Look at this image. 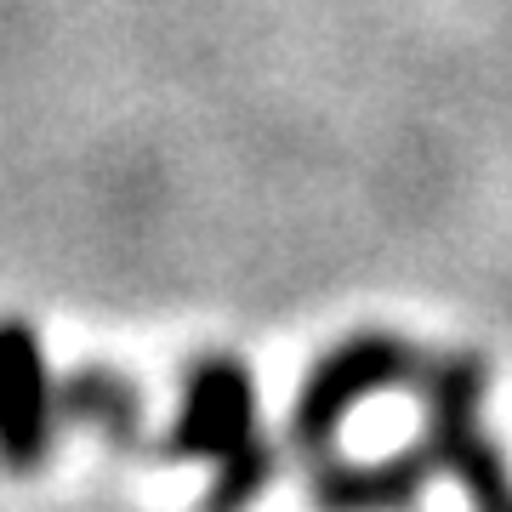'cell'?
<instances>
[{
	"instance_id": "obj_1",
	"label": "cell",
	"mask_w": 512,
	"mask_h": 512,
	"mask_svg": "<svg viewBox=\"0 0 512 512\" xmlns=\"http://www.w3.org/2000/svg\"><path fill=\"white\" fill-rule=\"evenodd\" d=\"M490 365L478 353H444L421 370V444L450 473L473 512H512V473L484 433Z\"/></svg>"
},
{
	"instance_id": "obj_2",
	"label": "cell",
	"mask_w": 512,
	"mask_h": 512,
	"mask_svg": "<svg viewBox=\"0 0 512 512\" xmlns=\"http://www.w3.org/2000/svg\"><path fill=\"white\" fill-rule=\"evenodd\" d=\"M421 370H427V359L393 330H359L348 342H336L308 370L291 410V444L302 450V461L336 456L342 450V421L353 416V404L393 393V387H421Z\"/></svg>"
},
{
	"instance_id": "obj_3",
	"label": "cell",
	"mask_w": 512,
	"mask_h": 512,
	"mask_svg": "<svg viewBox=\"0 0 512 512\" xmlns=\"http://www.w3.org/2000/svg\"><path fill=\"white\" fill-rule=\"evenodd\" d=\"M251 444H262V427H256V382H251V370H245V359H234V353L194 359L183 376L177 421L165 427L154 456L222 467L228 456H245Z\"/></svg>"
},
{
	"instance_id": "obj_4",
	"label": "cell",
	"mask_w": 512,
	"mask_h": 512,
	"mask_svg": "<svg viewBox=\"0 0 512 512\" xmlns=\"http://www.w3.org/2000/svg\"><path fill=\"white\" fill-rule=\"evenodd\" d=\"M439 478V461L427 444H404L382 461H348L336 456L308 461V490L319 512H410Z\"/></svg>"
},
{
	"instance_id": "obj_5",
	"label": "cell",
	"mask_w": 512,
	"mask_h": 512,
	"mask_svg": "<svg viewBox=\"0 0 512 512\" xmlns=\"http://www.w3.org/2000/svg\"><path fill=\"white\" fill-rule=\"evenodd\" d=\"M63 421V393H57L40 336L23 319L6 325V461L12 473H29L46 461Z\"/></svg>"
},
{
	"instance_id": "obj_6",
	"label": "cell",
	"mask_w": 512,
	"mask_h": 512,
	"mask_svg": "<svg viewBox=\"0 0 512 512\" xmlns=\"http://www.w3.org/2000/svg\"><path fill=\"white\" fill-rule=\"evenodd\" d=\"M63 393V421H92L97 433L114 444V450H143L148 433H143V393L109 365H86L74 370L69 382L57 387Z\"/></svg>"
},
{
	"instance_id": "obj_7",
	"label": "cell",
	"mask_w": 512,
	"mask_h": 512,
	"mask_svg": "<svg viewBox=\"0 0 512 512\" xmlns=\"http://www.w3.org/2000/svg\"><path fill=\"white\" fill-rule=\"evenodd\" d=\"M274 467H279V456H274V444H268V439L251 444L245 456H228L217 467V478H211V490H205V507L200 512H245L256 495L274 484Z\"/></svg>"
}]
</instances>
